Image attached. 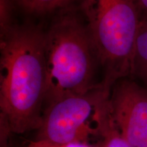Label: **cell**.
Instances as JSON below:
<instances>
[{
  "label": "cell",
  "mask_w": 147,
  "mask_h": 147,
  "mask_svg": "<svg viewBox=\"0 0 147 147\" xmlns=\"http://www.w3.org/2000/svg\"><path fill=\"white\" fill-rule=\"evenodd\" d=\"M5 147H13V146H9V144H8V145H7V146H5Z\"/></svg>",
  "instance_id": "12"
},
{
  "label": "cell",
  "mask_w": 147,
  "mask_h": 147,
  "mask_svg": "<svg viewBox=\"0 0 147 147\" xmlns=\"http://www.w3.org/2000/svg\"><path fill=\"white\" fill-rule=\"evenodd\" d=\"M131 76L147 87V20H141L131 62Z\"/></svg>",
  "instance_id": "6"
},
{
  "label": "cell",
  "mask_w": 147,
  "mask_h": 147,
  "mask_svg": "<svg viewBox=\"0 0 147 147\" xmlns=\"http://www.w3.org/2000/svg\"><path fill=\"white\" fill-rule=\"evenodd\" d=\"M47 69L45 106L87 93L94 81L97 61L85 25L71 14L57 18L45 32Z\"/></svg>",
  "instance_id": "2"
},
{
  "label": "cell",
  "mask_w": 147,
  "mask_h": 147,
  "mask_svg": "<svg viewBox=\"0 0 147 147\" xmlns=\"http://www.w3.org/2000/svg\"><path fill=\"white\" fill-rule=\"evenodd\" d=\"M24 147H102L100 146H93L87 143L83 142H69L66 144H54L43 140H34L29 141L27 144Z\"/></svg>",
  "instance_id": "10"
},
{
  "label": "cell",
  "mask_w": 147,
  "mask_h": 147,
  "mask_svg": "<svg viewBox=\"0 0 147 147\" xmlns=\"http://www.w3.org/2000/svg\"><path fill=\"white\" fill-rule=\"evenodd\" d=\"M45 32L15 25L1 34L0 124L10 134L37 131L45 106Z\"/></svg>",
  "instance_id": "1"
},
{
  "label": "cell",
  "mask_w": 147,
  "mask_h": 147,
  "mask_svg": "<svg viewBox=\"0 0 147 147\" xmlns=\"http://www.w3.org/2000/svg\"><path fill=\"white\" fill-rule=\"evenodd\" d=\"M111 89L98 83L87 93L60 99L46 106L34 140L54 144L83 142L100 138L110 113Z\"/></svg>",
  "instance_id": "4"
},
{
  "label": "cell",
  "mask_w": 147,
  "mask_h": 147,
  "mask_svg": "<svg viewBox=\"0 0 147 147\" xmlns=\"http://www.w3.org/2000/svg\"><path fill=\"white\" fill-rule=\"evenodd\" d=\"M81 10L106 87L131 76L141 18L134 0H81Z\"/></svg>",
  "instance_id": "3"
},
{
  "label": "cell",
  "mask_w": 147,
  "mask_h": 147,
  "mask_svg": "<svg viewBox=\"0 0 147 147\" xmlns=\"http://www.w3.org/2000/svg\"><path fill=\"white\" fill-rule=\"evenodd\" d=\"M101 141L102 147H132L117 129L110 112L101 130Z\"/></svg>",
  "instance_id": "7"
},
{
  "label": "cell",
  "mask_w": 147,
  "mask_h": 147,
  "mask_svg": "<svg viewBox=\"0 0 147 147\" xmlns=\"http://www.w3.org/2000/svg\"><path fill=\"white\" fill-rule=\"evenodd\" d=\"M114 123L132 147H147V88L125 78L114 84L110 95Z\"/></svg>",
  "instance_id": "5"
},
{
  "label": "cell",
  "mask_w": 147,
  "mask_h": 147,
  "mask_svg": "<svg viewBox=\"0 0 147 147\" xmlns=\"http://www.w3.org/2000/svg\"><path fill=\"white\" fill-rule=\"evenodd\" d=\"M29 12L45 13L61 8L70 0H18Z\"/></svg>",
  "instance_id": "8"
},
{
  "label": "cell",
  "mask_w": 147,
  "mask_h": 147,
  "mask_svg": "<svg viewBox=\"0 0 147 147\" xmlns=\"http://www.w3.org/2000/svg\"><path fill=\"white\" fill-rule=\"evenodd\" d=\"M1 5V34L8 31L9 29L14 26L12 21V8L9 0H0Z\"/></svg>",
  "instance_id": "9"
},
{
  "label": "cell",
  "mask_w": 147,
  "mask_h": 147,
  "mask_svg": "<svg viewBox=\"0 0 147 147\" xmlns=\"http://www.w3.org/2000/svg\"><path fill=\"white\" fill-rule=\"evenodd\" d=\"M141 20H147V0H134Z\"/></svg>",
  "instance_id": "11"
}]
</instances>
